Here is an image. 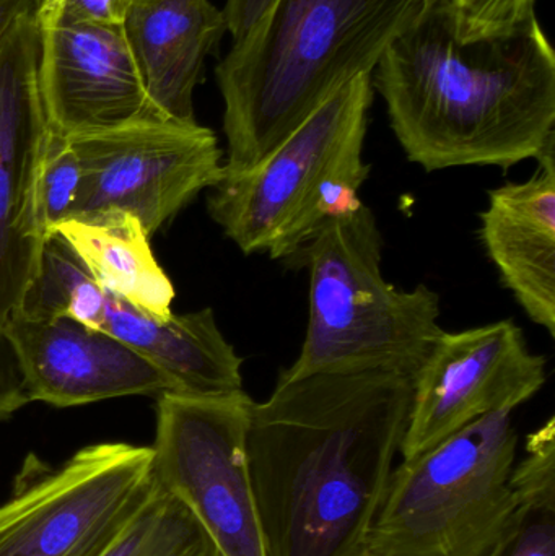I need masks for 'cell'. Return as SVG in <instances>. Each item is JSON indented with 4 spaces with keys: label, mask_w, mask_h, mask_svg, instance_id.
<instances>
[{
    "label": "cell",
    "mask_w": 555,
    "mask_h": 556,
    "mask_svg": "<svg viewBox=\"0 0 555 556\" xmlns=\"http://www.w3.org/2000/svg\"><path fill=\"white\" fill-rule=\"evenodd\" d=\"M383 244L377 217L362 204L323 225L293 256L308 267V324L299 358L279 378L417 375L443 333L440 294L426 283L391 285L381 273Z\"/></svg>",
    "instance_id": "cell-4"
},
{
    "label": "cell",
    "mask_w": 555,
    "mask_h": 556,
    "mask_svg": "<svg viewBox=\"0 0 555 556\" xmlns=\"http://www.w3.org/2000/svg\"><path fill=\"white\" fill-rule=\"evenodd\" d=\"M124 29L156 113L195 123V87L227 31L222 10L211 0H149L133 3Z\"/></svg>",
    "instance_id": "cell-15"
},
{
    "label": "cell",
    "mask_w": 555,
    "mask_h": 556,
    "mask_svg": "<svg viewBox=\"0 0 555 556\" xmlns=\"http://www.w3.org/2000/svg\"><path fill=\"white\" fill-rule=\"evenodd\" d=\"M362 556H365V555H362Z\"/></svg>",
    "instance_id": "cell-30"
},
{
    "label": "cell",
    "mask_w": 555,
    "mask_h": 556,
    "mask_svg": "<svg viewBox=\"0 0 555 556\" xmlns=\"http://www.w3.org/2000/svg\"><path fill=\"white\" fill-rule=\"evenodd\" d=\"M68 142L84 175L71 218L126 212L139 218L149 238L225 178L217 136L198 121H134Z\"/></svg>",
    "instance_id": "cell-9"
},
{
    "label": "cell",
    "mask_w": 555,
    "mask_h": 556,
    "mask_svg": "<svg viewBox=\"0 0 555 556\" xmlns=\"http://www.w3.org/2000/svg\"><path fill=\"white\" fill-rule=\"evenodd\" d=\"M39 2L41 0H0V39L20 16L38 10Z\"/></svg>",
    "instance_id": "cell-26"
},
{
    "label": "cell",
    "mask_w": 555,
    "mask_h": 556,
    "mask_svg": "<svg viewBox=\"0 0 555 556\" xmlns=\"http://www.w3.org/2000/svg\"><path fill=\"white\" fill-rule=\"evenodd\" d=\"M133 3V0H41L36 18L39 23L124 25Z\"/></svg>",
    "instance_id": "cell-23"
},
{
    "label": "cell",
    "mask_w": 555,
    "mask_h": 556,
    "mask_svg": "<svg viewBox=\"0 0 555 556\" xmlns=\"http://www.w3.org/2000/svg\"><path fill=\"white\" fill-rule=\"evenodd\" d=\"M512 412L466 425L393 470L365 556H488L517 511Z\"/></svg>",
    "instance_id": "cell-6"
},
{
    "label": "cell",
    "mask_w": 555,
    "mask_h": 556,
    "mask_svg": "<svg viewBox=\"0 0 555 556\" xmlns=\"http://www.w3.org/2000/svg\"><path fill=\"white\" fill-rule=\"evenodd\" d=\"M159 485V483H156ZM106 556H220L189 509L163 486Z\"/></svg>",
    "instance_id": "cell-19"
},
{
    "label": "cell",
    "mask_w": 555,
    "mask_h": 556,
    "mask_svg": "<svg viewBox=\"0 0 555 556\" xmlns=\"http://www.w3.org/2000/svg\"><path fill=\"white\" fill-rule=\"evenodd\" d=\"M456 0H424L427 10H450L452 12Z\"/></svg>",
    "instance_id": "cell-27"
},
{
    "label": "cell",
    "mask_w": 555,
    "mask_h": 556,
    "mask_svg": "<svg viewBox=\"0 0 555 556\" xmlns=\"http://www.w3.org/2000/svg\"><path fill=\"white\" fill-rule=\"evenodd\" d=\"M81 178L80 163L68 139L49 132L39 173V211L48 233L74 214Z\"/></svg>",
    "instance_id": "cell-20"
},
{
    "label": "cell",
    "mask_w": 555,
    "mask_h": 556,
    "mask_svg": "<svg viewBox=\"0 0 555 556\" xmlns=\"http://www.w3.org/2000/svg\"><path fill=\"white\" fill-rule=\"evenodd\" d=\"M26 404L29 401L18 356L7 333L0 329V420L12 417Z\"/></svg>",
    "instance_id": "cell-24"
},
{
    "label": "cell",
    "mask_w": 555,
    "mask_h": 556,
    "mask_svg": "<svg viewBox=\"0 0 555 556\" xmlns=\"http://www.w3.org/2000/svg\"><path fill=\"white\" fill-rule=\"evenodd\" d=\"M156 486L150 446L91 444L59 467L28 456L0 505V556H106Z\"/></svg>",
    "instance_id": "cell-7"
},
{
    "label": "cell",
    "mask_w": 555,
    "mask_h": 556,
    "mask_svg": "<svg viewBox=\"0 0 555 556\" xmlns=\"http://www.w3.org/2000/svg\"><path fill=\"white\" fill-rule=\"evenodd\" d=\"M371 87L407 160L427 173L508 169L555 142V54L537 15L463 42L450 10H426L388 46Z\"/></svg>",
    "instance_id": "cell-2"
},
{
    "label": "cell",
    "mask_w": 555,
    "mask_h": 556,
    "mask_svg": "<svg viewBox=\"0 0 555 556\" xmlns=\"http://www.w3.org/2000/svg\"><path fill=\"white\" fill-rule=\"evenodd\" d=\"M273 3L274 0H227L222 13L234 42L241 41Z\"/></svg>",
    "instance_id": "cell-25"
},
{
    "label": "cell",
    "mask_w": 555,
    "mask_h": 556,
    "mask_svg": "<svg viewBox=\"0 0 555 556\" xmlns=\"http://www.w3.org/2000/svg\"><path fill=\"white\" fill-rule=\"evenodd\" d=\"M413 379L279 378L254 402L251 479L267 556H362L401 451Z\"/></svg>",
    "instance_id": "cell-1"
},
{
    "label": "cell",
    "mask_w": 555,
    "mask_h": 556,
    "mask_svg": "<svg viewBox=\"0 0 555 556\" xmlns=\"http://www.w3.org/2000/svg\"><path fill=\"white\" fill-rule=\"evenodd\" d=\"M499 552H501V544H499L497 547H495L488 556H499Z\"/></svg>",
    "instance_id": "cell-28"
},
{
    "label": "cell",
    "mask_w": 555,
    "mask_h": 556,
    "mask_svg": "<svg viewBox=\"0 0 555 556\" xmlns=\"http://www.w3.org/2000/svg\"><path fill=\"white\" fill-rule=\"evenodd\" d=\"M39 31V91L51 132L68 139L165 119L147 94L124 25L49 22Z\"/></svg>",
    "instance_id": "cell-12"
},
{
    "label": "cell",
    "mask_w": 555,
    "mask_h": 556,
    "mask_svg": "<svg viewBox=\"0 0 555 556\" xmlns=\"http://www.w3.org/2000/svg\"><path fill=\"white\" fill-rule=\"evenodd\" d=\"M530 179L489 191L479 238L502 285L555 337V142Z\"/></svg>",
    "instance_id": "cell-14"
},
{
    "label": "cell",
    "mask_w": 555,
    "mask_h": 556,
    "mask_svg": "<svg viewBox=\"0 0 555 556\" xmlns=\"http://www.w3.org/2000/svg\"><path fill=\"white\" fill-rule=\"evenodd\" d=\"M546 381V356L531 352L524 329L512 319L462 332L443 330L413 378L403 460L485 415L514 414Z\"/></svg>",
    "instance_id": "cell-11"
},
{
    "label": "cell",
    "mask_w": 555,
    "mask_h": 556,
    "mask_svg": "<svg viewBox=\"0 0 555 556\" xmlns=\"http://www.w3.org/2000/svg\"><path fill=\"white\" fill-rule=\"evenodd\" d=\"M374 97L371 74L355 78L260 165L215 186L207 211L225 237L244 254L292 260L323 225L357 211Z\"/></svg>",
    "instance_id": "cell-5"
},
{
    "label": "cell",
    "mask_w": 555,
    "mask_h": 556,
    "mask_svg": "<svg viewBox=\"0 0 555 556\" xmlns=\"http://www.w3.org/2000/svg\"><path fill=\"white\" fill-rule=\"evenodd\" d=\"M424 0H274L215 68L225 178L260 165L345 85L370 75Z\"/></svg>",
    "instance_id": "cell-3"
},
{
    "label": "cell",
    "mask_w": 555,
    "mask_h": 556,
    "mask_svg": "<svg viewBox=\"0 0 555 556\" xmlns=\"http://www.w3.org/2000/svg\"><path fill=\"white\" fill-rule=\"evenodd\" d=\"M134 3L149 2V0H133Z\"/></svg>",
    "instance_id": "cell-29"
},
{
    "label": "cell",
    "mask_w": 555,
    "mask_h": 556,
    "mask_svg": "<svg viewBox=\"0 0 555 556\" xmlns=\"http://www.w3.org/2000/svg\"><path fill=\"white\" fill-rule=\"evenodd\" d=\"M534 3L537 0H456L450 12L453 31L463 42L508 35L537 15Z\"/></svg>",
    "instance_id": "cell-22"
},
{
    "label": "cell",
    "mask_w": 555,
    "mask_h": 556,
    "mask_svg": "<svg viewBox=\"0 0 555 556\" xmlns=\"http://www.w3.org/2000/svg\"><path fill=\"white\" fill-rule=\"evenodd\" d=\"M512 492L517 511L499 556H555V485Z\"/></svg>",
    "instance_id": "cell-21"
},
{
    "label": "cell",
    "mask_w": 555,
    "mask_h": 556,
    "mask_svg": "<svg viewBox=\"0 0 555 556\" xmlns=\"http://www.w3.org/2000/svg\"><path fill=\"white\" fill-rule=\"evenodd\" d=\"M41 31L35 12L0 39V329L22 307L41 266L48 231L39 173L49 139L39 91Z\"/></svg>",
    "instance_id": "cell-10"
},
{
    "label": "cell",
    "mask_w": 555,
    "mask_h": 556,
    "mask_svg": "<svg viewBox=\"0 0 555 556\" xmlns=\"http://www.w3.org/2000/svg\"><path fill=\"white\" fill-rule=\"evenodd\" d=\"M3 332L18 356L29 402L75 407L173 392L172 381L139 353L72 317L15 314Z\"/></svg>",
    "instance_id": "cell-13"
},
{
    "label": "cell",
    "mask_w": 555,
    "mask_h": 556,
    "mask_svg": "<svg viewBox=\"0 0 555 556\" xmlns=\"http://www.w3.org/2000/svg\"><path fill=\"white\" fill-rule=\"evenodd\" d=\"M106 291L61 235H48L38 276L18 313L35 319L68 316L101 330Z\"/></svg>",
    "instance_id": "cell-18"
},
{
    "label": "cell",
    "mask_w": 555,
    "mask_h": 556,
    "mask_svg": "<svg viewBox=\"0 0 555 556\" xmlns=\"http://www.w3.org/2000/svg\"><path fill=\"white\" fill-rule=\"evenodd\" d=\"M253 405L244 389L163 392L156 402V483L189 509L220 556H267L248 457Z\"/></svg>",
    "instance_id": "cell-8"
},
{
    "label": "cell",
    "mask_w": 555,
    "mask_h": 556,
    "mask_svg": "<svg viewBox=\"0 0 555 556\" xmlns=\"http://www.w3.org/2000/svg\"><path fill=\"white\" fill-rule=\"evenodd\" d=\"M52 231L67 241L104 290L156 319L172 316L175 287L153 257L139 218L103 211L68 218Z\"/></svg>",
    "instance_id": "cell-17"
},
{
    "label": "cell",
    "mask_w": 555,
    "mask_h": 556,
    "mask_svg": "<svg viewBox=\"0 0 555 556\" xmlns=\"http://www.w3.org/2000/svg\"><path fill=\"white\" fill-rule=\"evenodd\" d=\"M101 330L159 368L173 392L205 395L243 389L244 359L218 329L211 307L162 320L106 291Z\"/></svg>",
    "instance_id": "cell-16"
}]
</instances>
